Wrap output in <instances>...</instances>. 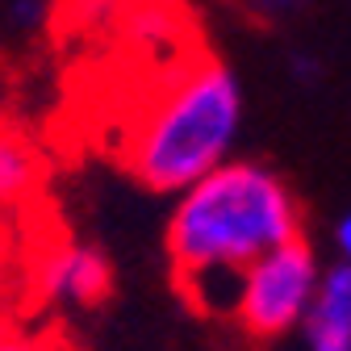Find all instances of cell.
<instances>
[{"label": "cell", "instance_id": "cell-1", "mask_svg": "<svg viewBox=\"0 0 351 351\" xmlns=\"http://www.w3.org/2000/svg\"><path fill=\"white\" fill-rule=\"evenodd\" d=\"M289 239H301V205L280 176L255 159H226L180 189L167 217L176 285L205 314H230L239 276Z\"/></svg>", "mask_w": 351, "mask_h": 351}, {"label": "cell", "instance_id": "cell-2", "mask_svg": "<svg viewBox=\"0 0 351 351\" xmlns=\"http://www.w3.org/2000/svg\"><path fill=\"white\" fill-rule=\"evenodd\" d=\"M243 130V84L209 55H193L130 125L125 163L155 193H180L222 167Z\"/></svg>", "mask_w": 351, "mask_h": 351}, {"label": "cell", "instance_id": "cell-3", "mask_svg": "<svg viewBox=\"0 0 351 351\" xmlns=\"http://www.w3.org/2000/svg\"><path fill=\"white\" fill-rule=\"evenodd\" d=\"M322 280V263L305 239H289L259 255L239 276L230 318L255 339H280L305 322Z\"/></svg>", "mask_w": 351, "mask_h": 351}, {"label": "cell", "instance_id": "cell-4", "mask_svg": "<svg viewBox=\"0 0 351 351\" xmlns=\"http://www.w3.org/2000/svg\"><path fill=\"white\" fill-rule=\"evenodd\" d=\"M113 289V268L97 247L71 239L38 243L29 259V293L47 305H97Z\"/></svg>", "mask_w": 351, "mask_h": 351}, {"label": "cell", "instance_id": "cell-5", "mask_svg": "<svg viewBox=\"0 0 351 351\" xmlns=\"http://www.w3.org/2000/svg\"><path fill=\"white\" fill-rule=\"evenodd\" d=\"M305 351H351V263L322 268L314 305L301 322Z\"/></svg>", "mask_w": 351, "mask_h": 351}, {"label": "cell", "instance_id": "cell-6", "mask_svg": "<svg viewBox=\"0 0 351 351\" xmlns=\"http://www.w3.org/2000/svg\"><path fill=\"white\" fill-rule=\"evenodd\" d=\"M47 180V159L21 125L0 121V205L29 209Z\"/></svg>", "mask_w": 351, "mask_h": 351}, {"label": "cell", "instance_id": "cell-7", "mask_svg": "<svg viewBox=\"0 0 351 351\" xmlns=\"http://www.w3.org/2000/svg\"><path fill=\"white\" fill-rule=\"evenodd\" d=\"M34 243H29V222H25V209H9L0 205V318L5 305L17 297V289H29V259H34Z\"/></svg>", "mask_w": 351, "mask_h": 351}, {"label": "cell", "instance_id": "cell-8", "mask_svg": "<svg viewBox=\"0 0 351 351\" xmlns=\"http://www.w3.org/2000/svg\"><path fill=\"white\" fill-rule=\"evenodd\" d=\"M0 351H75L59 330H34L13 318H0Z\"/></svg>", "mask_w": 351, "mask_h": 351}, {"label": "cell", "instance_id": "cell-9", "mask_svg": "<svg viewBox=\"0 0 351 351\" xmlns=\"http://www.w3.org/2000/svg\"><path fill=\"white\" fill-rule=\"evenodd\" d=\"M335 251H339L343 263H351V209L335 222Z\"/></svg>", "mask_w": 351, "mask_h": 351}]
</instances>
